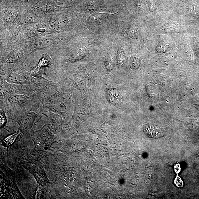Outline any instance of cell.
<instances>
[{
    "label": "cell",
    "instance_id": "11",
    "mask_svg": "<svg viewBox=\"0 0 199 199\" xmlns=\"http://www.w3.org/2000/svg\"><path fill=\"white\" fill-rule=\"evenodd\" d=\"M175 170L176 173H179L180 171V166L179 164H176L175 165Z\"/></svg>",
    "mask_w": 199,
    "mask_h": 199
},
{
    "label": "cell",
    "instance_id": "4",
    "mask_svg": "<svg viewBox=\"0 0 199 199\" xmlns=\"http://www.w3.org/2000/svg\"><path fill=\"white\" fill-rule=\"evenodd\" d=\"M7 80L10 82L18 84H24L26 81L25 79L20 75L15 73L10 74L7 76Z\"/></svg>",
    "mask_w": 199,
    "mask_h": 199
},
{
    "label": "cell",
    "instance_id": "8",
    "mask_svg": "<svg viewBox=\"0 0 199 199\" xmlns=\"http://www.w3.org/2000/svg\"><path fill=\"white\" fill-rule=\"evenodd\" d=\"M55 6L51 3H48L41 5L39 7L40 9L41 10L45 11H49L54 10V9Z\"/></svg>",
    "mask_w": 199,
    "mask_h": 199
},
{
    "label": "cell",
    "instance_id": "10",
    "mask_svg": "<svg viewBox=\"0 0 199 199\" xmlns=\"http://www.w3.org/2000/svg\"><path fill=\"white\" fill-rule=\"evenodd\" d=\"M175 182L176 185L178 187H181L183 186V181L179 177H177L176 178L175 180Z\"/></svg>",
    "mask_w": 199,
    "mask_h": 199
},
{
    "label": "cell",
    "instance_id": "7",
    "mask_svg": "<svg viewBox=\"0 0 199 199\" xmlns=\"http://www.w3.org/2000/svg\"><path fill=\"white\" fill-rule=\"evenodd\" d=\"M18 13L15 10H11L7 11L5 16L6 22H11L14 20L18 16Z\"/></svg>",
    "mask_w": 199,
    "mask_h": 199
},
{
    "label": "cell",
    "instance_id": "3",
    "mask_svg": "<svg viewBox=\"0 0 199 199\" xmlns=\"http://www.w3.org/2000/svg\"><path fill=\"white\" fill-rule=\"evenodd\" d=\"M145 131L147 134L153 138H158L162 136V131L158 128L154 126L148 125L145 128Z\"/></svg>",
    "mask_w": 199,
    "mask_h": 199
},
{
    "label": "cell",
    "instance_id": "1",
    "mask_svg": "<svg viewBox=\"0 0 199 199\" xmlns=\"http://www.w3.org/2000/svg\"><path fill=\"white\" fill-rule=\"evenodd\" d=\"M67 19L64 17H60L52 20L47 26L48 32L55 31L63 28L67 24Z\"/></svg>",
    "mask_w": 199,
    "mask_h": 199
},
{
    "label": "cell",
    "instance_id": "5",
    "mask_svg": "<svg viewBox=\"0 0 199 199\" xmlns=\"http://www.w3.org/2000/svg\"><path fill=\"white\" fill-rule=\"evenodd\" d=\"M26 97L25 96L20 94H10L8 96L9 101L12 103H19L24 101L26 99Z\"/></svg>",
    "mask_w": 199,
    "mask_h": 199
},
{
    "label": "cell",
    "instance_id": "9",
    "mask_svg": "<svg viewBox=\"0 0 199 199\" xmlns=\"http://www.w3.org/2000/svg\"><path fill=\"white\" fill-rule=\"evenodd\" d=\"M17 136H18V134H16L7 137L5 140V144L8 145L12 144L15 140V139H16Z\"/></svg>",
    "mask_w": 199,
    "mask_h": 199
},
{
    "label": "cell",
    "instance_id": "6",
    "mask_svg": "<svg viewBox=\"0 0 199 199\" xmlns=\"http://www.w3.org/2000/svg\"><path fill=\"white\" fill-rule=\"evenodd\" d=\"M23 55V53L22 50L20 49L15 50L10 56L8 61L11 63L18 60L22 57Z\"/></svg>",
    "mask_w": 199,
    "mask_h": 199
},
{
    "label": "cell",
    "instance_id": "2",
    "mask_svg": "<svg viewBox=\"0 0 199 199\" xmlns=\"http://www.w3.org/2000/svg\"><path fill=\"white\" fill-rule=\"evenodd\" d=\"M54 44L53 39L50 38H42L37 40L34 46L36 49H41L50 47Z\"/></svg>",
    "mask_w": 199,
    "mask_h": 199
}]
</instances>
